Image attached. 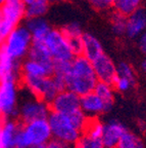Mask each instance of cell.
I'll return each instance as SVG.
<instances>
[{"mask_svg": "<svg viewBox=\"0 0 146 148\" xmlns=\"http://www.w3.org/2000/svg\"><path fill=\"white\" fill-rule=\"evenodd\" d=\"M21 61L10 58L0 47V80L6 78H12L21 80Z\"/></svg>", "mask_w": 146, "mask_h": 148, "instance_id": "obj_15", "label": "cell"}, {"mask_svg": "<svg viewBox=\"0 0 146 148\" xmlns=\"http://www.w3.org/2000/svg\"><path fill=\"white\" fill-rule=\"evenodd\" d=\"M139 47L142 53L146 55V30L139 36Z\"/></svg>", "mask_w": 146, "mask_h": 148, "instance_id": "obj_34", "label": "cell"}, {"mask_svg": "<svg viewBox=\"0 0 146 148\" xmlns=\"http://www.w3.org/2000/svg\"><path fill=\"white\" fill-rule=\"evenodd\" d=\"M66 39H68L70 49H71L72 53H74V56L82 55V53H83V36L71 37V38H66Z\"/></svg>", "mask_w": 146, "mask_h": 148, "instance_id": "obj_30", "label": "cell"}, {"mask_svg": "<svg viewBox=\"0 0 146 148\" xmlns=\"http://www.w3.org/2000/svg\"><path fill=\"white\" fill-rule=\"evenodd\" d=\"M116 76L126 77V78L135 80V72L130 64L123 62V63H120L116 66Z\"/></svg>", "mask_w": 146, "mask_h": 148, "instance_id": "obj_29", "label": "cell"}, {"mask_svg": "<svg viewBox=\"0 0 146 148\" xmlns=\"http://www.w3.org/2000/svg\"><path fill=\"white\" fill-rule=\"evenodd\" d=\"M116 148H145V146L142 139L137 134L126 130Z\"/></svg>", "mask_w": 146, "mask_h": 148, "instance_id": "obj_22", "label": "cell"}, {"mask_svg": "<svg viewBox=\"0 0 146 148\" xmlns=\"http://www.w3.org/2000/svg\"><path fill=\"white\" fill-rule=\"evenodd\" d=\"M32 45V36L25 25L14 28L0 45V47L14 60L21 61L27 58Z\"/></svg>", "mask_w": 146, "mask_h": 148, "instance_id": "obj_4", "label": "cell"}, {"mask_svg": "<svg viewBox=\"0 0 146 148\" xmlns=\"http://www.w3.org/2000/svg\"><path fill=\"white\" fill-rule=\"evenodd\" d=\"M27 58L39 61V62L42 63H46V64H53L54 63V61L50 57L43 41L32 42V45H31V49L29 51Z\"/></svg>", "mask_w": 146, "mask_h": 148, "instance_id": "obj_21", "label": "cell"}, {"mask_svg": "<svg viewBox=\"0 0 146 148\" xmlns=\"http://www.w3.org/2000/svg\"><path fill=\"white\" fill-rule=\"evenodd\" d=\"M80 96L72 90H62L56 95L50 103L51 111L59 112L64 114H70L74 111L80 109Z\"/></svg>", "mask_w": 146, "mask_h": 148, "instance_id": "obj_9", "label": "cell"}, {"mask_svg": "<svg viewBox=\"0 0 146 148\" xmlns=\"http://www.w3.org/2000/svg\"><path fill=\"white\" fill-rule=\"evenodd\" d=\"M103 53L104 51H103L102 44L98 40V38L94 36L93 34H90V33H84L82 55L92 62Z\"/></svg>", "mask_w": 146, "mask_h": 148, "instance_id": "obj_19", "label": "cell"}, {"mask_svg": "<svg viewBox=\"0 0 146 148\" xmlns=\"http://www.w3.org/2000/svg\"><path fill=\"white\" fill-rule=\"evenodd\" d=\"M141 69H142V71L146 72V58L141 62Z\"/></svg>", "mask_w": 146, "mask_h": 148, "instance_id": "obj_35", "label": "cell"}, {"mask_svg": "<svg viewBox=\"0 0 146 148\" xmlns=\"http://www.w3.org/2000/svg\"><path fill=\"white\" fill-rule=\"evenodd\" d=\"M25 26L30 31L31 36H32V42L44 41L46 35L51 30V27L45 18H43V16L27 18Z\"/></svg>", "mask_w": 146, "mask_h": 148, "instance_id": "obj_18", "label": "cell"}, {"mask_svg": "<svg viewBox=\"0 0 146 148\" xmlns=\"http://www.w3.org/2000/svg\"><path fill=\"white\" fill-rule=\"evenodd\" d=\"M50 0H23L26 7L33 6H48Z\"/></svg>", "mask_w": 146, "mask_h": 148, "instance_id": "obj_33", "label": "cell"}, {"mask_svg": "<svg viewBox=\"0 0 146 148\" xmlns=\"http://www.w3.org/2000/svg\"><path fill=\"white\" fill-rule=\"evenodd\" d=\"M20 82L31 95L43 100L49 105L60 92L52 76L31 77L22 75Z\"/></svg>", "mask_w": 146, "mask_h": 148, "instance_id": "obj_6", "label": "cell"}, {"mask_svg": "<svg viewBox=\"0 0 146 148\" xmlns=\"http://www.w3.org/2000/svg\"><path fill=\"white\" fill-rule=\"evenodd\" d=\"M0 12L4 18L18 26L24 18H26V6L23 0H5L2 5H0Z\"/></svg>", "mask_w": 146, "mask_h": 148, "instance_id": "obj_17", "label": "cell"}, {"mask_svg": "<svg viewBox=\"0 0 146 148\" xmlns=\"http://www.w3.org/2000/svg\"><path fill=\"white\" fill-rule=\"evenodd\" d=\"M86 1H88L93 8L100 12L112 8L114 4V0H86Z\"/></svg>", "mask_w": 146, "mask_h": 148, "instance_id": "obj_31", "label": "cell"}, {"mask_svg": "<svg viewBox=\"0 0 146 148\" xmlns=\"http://www.w3.org/2000/svg\"><path fill=\"white\" fill-rule=\"evenodd\" d=\"M73 146H70L68 144L64 143V142L57 140V139L51 138L45 145L42 148H72Z\"/></svg>", "mask_w": 146, "mask_h": 148, "instance_id": "obj_32", "label": "cell"}, {"mask_svg": "<svg viewBox=\"0 0 146 148\" xmlns=\"http://www.w3.org/2000/svg\"><path fill=\"white\" fill-rule=\"evenodd\" d=\"M74 148H103L101 139L83 133Z\"/></svg>", "mask_w": 146, "mask_h": 148, "instance_id": "obj_24", "label": "cell"}, {"mask_svg": "<svg viewBox=\"0 0 146 148\" xmlns=\"http://www.w3.org/2000/svg\"><path fill=\"white\" fill-rule=\"evenodd\" d=\"M16 27V25H14L9 20L4 18L1 14V12H0V45L2 44V42L5 40V38L8 36L9 33L11 32Z\"/></svg>", "mask_w": 146, "mask_h": 148, "instance_id": "obj_26", "label": "cell"}, {"mask_svg": "<svg viewBox=\"0 0 146 148\" xmlns=\"http://www.w3.org/2000/svg\"><path fill=\"white\" fill-rule=\"evenodd\" d=\"M53 71H54V63L46 64L29 58L26 59L21 66V72L23 76L49 77L53 75Z\"/></svg>", "mask_w": 146, "mask_h": 148, "instance_id": "obj_14", "label": "cell"}, {"mask_svg": "<svg viewBox=\"0 0 146 148\" xmlns=\"http://www.w3.org/2000/svg\"><path fill=\"white\" fill-rule=\"evenodd\" d=\"M44 44L54 62L56 61H72L75 57L70 49L66 37L62 29H51L44 39Z\"/></svg>", "mask_w": 146, "mask_h": 148, "instance_id": "obj_8", "label": "cell"}, {"mask_svg": "<svg viewBox=\"0 0 146 148\" xmlns=\"http://www.w3.org/2000/svg\"><path fill=\"white\" fill-rule=\"evenodd\" d=\"M143 0H114V8L116 12L128 16L141 7Z\"/></svg>", "mask_w": 146, "mask_h": 148, "instance_id": "obj_23", "label": "cell"}, {"mask_svg": "<svg viewBox=\"0 0 146 148\" xmlns=\"http://www.w3.org/2000/svg\"><path fill=\"white\" fill-rule=\"evenodd\" d=\"M50 125L52 138L57 139L70 146H75L83 132L78 129L69 115L51 111L47 117Z\"/></svg>", "mask_w": 146, "mask_h": 148, "instance_id": "obj_3", "label": "cell"}, {"mask_svg": "<svg viewBox=\"0 0 146 148\" xmlns=\"http://www.w3.org/2000/svg\"><path fill=\"white\" fill-rule=\"evenodd\" d=\"M0 120H1V117H0Z\"/></svg>", "mask_w": 146, "mask_h": 148, "instance_id": "obj_38", "label": "cell"}, {"mask_svg": "<svg viewBox=\"0 0 146 148\" xmlns=\"http://www.w3.org/2000/svg\"><path fill=\"white\" fill-rule=\"evenodd\" d=\"M114 88L112 84L103 81H98L96 83L94 92L102 99L105 106L107 108V111H110L114 104Z\"/></svg>", "mask_w": 146, "mask_h": 148, "instance_id": "obj_20", "label": "cell"}, {"mask_svg": "<svg viewBox=\"0 0 146 148\" xmlns=\"http://www.w3.org/2000/svg\"><path fill=\"white\" fill-rule=\"evenodd\" d=\"M22 123L16 118L0 120V148H16V137Z\"/></svg>", "mask_w": 146, "mask_h": 148, "instance_id": "obj_13", "label": "cell"}, {"mask_svg": "<svg viewBox=\"0 0 146 148\" xmlns=\"http://www.w3.org/2000/svg\"><path fill=\"white\" fill-rule=\"evenodd\" d=\"M126 27H127V16L114 10L112 16V28L114 34H126Z\"/></svg>", "mask_w": 146, "mask_h": 148, "instance_id": "obj_25", "label": "cell"}, {"mask_svg": "<svg viewBox=\"0 0 146 148\" xmlns=\"http://www.w3.org/2000/svg\"><path fill=\"white\" fill-rule=\"evenodd\" d=\"M146 30V10L138 8L127 16L126 34L130 38H138Z\"/></svg>", "mask_w": 146, "mask_h": 148, "instance_id": "obj_16", "label": "cell"}, {"mask_svg": "<svg viewBox=\"0 0 146 148\" xmlns=\"http://www.w3.org/2000/svg\"><path fill=\"white\" fill-rule=\"evenodd\" d=\"M28 96L18 104V119L21 123H27L36 119L47 118L51 112L50 105L43 100L31 95L27 90Z\"/></svg>", "mask_w": 146, "mask_h": 148, "instance_id": "obj_7", "label": "cell"}, {"mask_svg": "<svg viewBox=\"0 0 146 148\" xmlns=\"http://www.w3.org/2000/svg\"><path fill=\"white\" fill-rule=\"evenodd\" d=\"M135 83V80H132V79L126 78V77H120L116 76V80L114 82V88L116 90L120 92H127L133 88Z\"/></svg>", "mask_w": 146, "mask_h": 148, "instance_id": "obj_27", "label": "cell"}, {"mask_svg": "<svg viewBox=\"0 0 146 148\" xmlns=\"http://www.w3.org/2000/svg\"><path fill=\"white\" fill-rule=\"evenodd\" d=\"M52 138L47 118L22 123L16 137V148L43 147Z\"/></svg>", "mask_w": 146, "mask_h": 148, "instance_id": "obj_2", "label": "cell"}, {"mask_svg": "<svg viewBox=\"0 0 146 148\" xmlns=\"http://www.w3.org/2000/svg\"><path fill=\"white\" fill-rule=\"evenodd\" d=\"M91 63L98 81L114 84L116 77V66L106 53H101Z\"/></svg>", "mask_w": 146, "mask_h": 148, "instance_id": "obj_10", "label": "cell"}, {"mask_svg": "<svg viewBox=\"0 0 146 148\" xmlns=\"http://www.w3.org/2000/svg\"><path fill=\"white\" fill-rule=\"evenodd\" d=\"M66 88L81 96L93 92L98 78L94 71L93 65L83 55L75 56L70 63L66 76Z\"/></svg>", "mask_w": 146, "mask_h": 148, "instance_id": "obj_1", "label": "cell"}, {"mask_svg": "<svg viewBox=\"0 0 146 148\" xmlns=\"http://www.w3.org/2000/svg\"><path fill=\"white\" fill-rule=\"evenodd\" d=\"M31 148H42V147H31Z\"/></svg>", "mask_w": 146, "mask_h": 148, "instance_id": "obj_37", "label": "cell"}, {"mask_svg": "<svg viewBox=\"0 0 146 148\" xmlns=\"http://www.w3.org/2000/svg\"><path fill=\"white\" fill-rule=\"evenodd\" d=\"M80 106L89 118H98L99 115L108 112L104 102L94 90L81 96Z\"/></svg>", "mask_w": 146, "mask_h": 148, "instance_id": "obj_12", "label": "cell"}, {"mask_svg": "<svg viewBox=\"0 0 146 148\" xmlns=\"http://www.w3.org/2000/svg\"><path fill=\"white\" fill-rule=\"evenodd\" d=\"M127 127L119 120L110 119L103 123L101 142L103 148H116Z\"/></svg>", "mask_w": 146, "mask_h": 148, "instance_id": "obj_11", "label": "cell"}, {"mask_svg": "<svg viewBox=\"0 0 146 148\" xmlns=\"http://www.w3.org/2000/svg\"><path fill=\"white\" fill-rule=\"evenodd\" d=\"M62 31L66 38L83 36V34H84L80 24L76 23V22H73V23H70V24H68V25L64 26V27L62 28Z\"/></svg>", "mask_w": 146, "mask_h": 148, "instance_id": "obj_28", "label": "cell"}, {"mask_svg": "<svg viewBox=\"0 0 146 148\" xmlns=\"http://www.w3.org/2000/svg\"><path fill=\"white\" fill-rule=\"evenodd\" d=\"M50 1H53V2H62V1H66V0H50Z\"/></svg>", "mask_w": 146, "mask_h": 148, "instance_id": "obj_36", "label": "cell"}, {"mask_svg": "<svg viewBox=\"0 0 146 148\" xmlns=\"http://www.w3.org/2000/svg\"><path fill=\"white\" fill-rule=\"evenodd\" d=\"M18 84L20 80L6 78L0 80V117L16 118L18 116Z\"/></svg>", "mask_w": 146, "mask_h": 148, "instance_id": "obj_5", "label": "cell"}]
</instances>
